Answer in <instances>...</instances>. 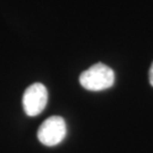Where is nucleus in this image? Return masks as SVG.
Wrapping results in <instances>:
<instances>
[{"instance_id":"obj_1","label":"nucleus","mask_w":153,"mask_h":153,"mask_svg":"<svg viewBox=\"0 0 153 153\" xmlns=\"http://www.w3.org/2000/svg\"><path fill=\"white\" fill-rule=\"evenodd\" d=\"M79 83L88 91H103L115 83V73L109 66L98 62L84 71L79 76Z\"/></svg>"},{"instance_id":"obj_2","label":"nucleus","mask_w":153,"mask_h":153,"mask_svg":"<svg viewBox=\"0 0 153 153\" xmlns=\"http://www.w3.org/2000/svg\"><path fill=\"white\" fill-rule=\"evenodd\" d=\"M66 133L65 120L59 116H52L41 124L38 131V138L47 146H55L65 138Z\"/></svg>"},{"instance_id":"obj_3","label":"nucleus","mask_w":153,"mask_h":153,"mask_svg":"<svg viewBox=\"0 0 153 153\" xmlns=\"http://www.w3.org/2000/svg\"><path fill=\"white\" fill-rule=\"evenodd\" d=\"M48 102V91L43 84L34 83L30 85L23 95V108L25 114L34 117L41 114Z\"/></svg>"},{"instance_id":"obj_4","label":"nucleus","mask_w":153,"mask_h":153,"mask_svg":"<svg viewBox=\"0 0 153 153\" xmlns=\"http://www.w3.org/2000/svg\"><path fill=\"white\" fill-rule=\"evenodd\" d=\"M149 81H150V84L153 86V64L151 65V68L149 71Z\"/></svg>"}]
</instances>
